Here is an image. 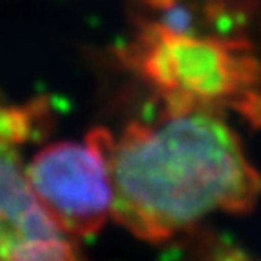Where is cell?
<instances>
[{"mask_svg":"<svg viewBox=\"0 0 261 261\" xmlns=\"http://www.w3.org/2000/svg\"><path fill=\"white\" fill-rule=\"evenodd\" d=\"M113 220L162 243L218 212L243 214L257 203L261 174L221 114L165 107L111 138Z\"/></svg>","mask_w":261,"mask_h":261,"instance_id":"cell-1","label":"cell"},{"mask_svg":"<svg viewBox=\"0 0 261 261\" xmlns=\"http://www.w3.org/2000/svg\"><path fill=\"white\" fill-rule=\"evenodd\" d=\"M247 0H136L122 62L165 107L232 113L261 127V58Z\"/></svg>","mask_w":261,"mask_h":261,"instance_id":"cell-2","label":"cell"},{"mask_svg":"<svg viewBox=\"0 0 261 261\" xmlns=\"http://www.w3.org/2000/svg\"><path fill=\"white\" fill-rule=\"evenodd\" d=\"M111 138L93 129L80 142L44 147L25 165L33 192L71 238L94 236L113 218Z\"/></svg>","mask_w":261,"mask_h":261,"instance_id":"cell-3","label":"cell"},{"mask_svg":"<svg viewBox=\"0 0 261 261\" xmlns=\"http://www.w3.org/2000/svg\"><path fill=\"white\" fill-rule=\"evenodd\" d=\"M40 111L0 106V261H80L73 240L51 218L28 179L20 143Z\"/></svg>","mask_w":261,"mask_h":261,"instance_id":"cell-4","label":"cell"}]
</instances>
